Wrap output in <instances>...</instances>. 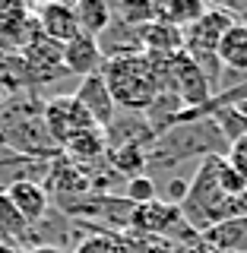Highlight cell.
I'll return each instance as SVG.
<instances>
[{
  "label": "cell",
  "instance_id": "1",
  "mask_svg": "<svg viewBox=\"0 0 247 253\" xmlns=\"http://www.w3.org/2000/svg\"><path fill=\"white\" fill-rule=\"evenodd\" d=\"M219 158L222 155H206L200 158L194 177L187 180V196L178 206L181 215L197 234L209 231L212 225L232 218V215H244L241 212V200H232L228 193H222L219 187Z\"/></svg>",
  "mask_w": 247,
  "mask_h": 253
},
{
  "label": "cell",
  "instance_id": "2",
  "mask_svg": "<svg viewBox=\"0 0 247 253\" xmlns=\"http://www.w3.org/2000/svg\"><path fill=\"white\" fill-rule=\"evenodd\" d=\"M101 79H105L117 111H133V114H146L149 105L162 92V85H158V67L146 54L105 60L101 63Z\"/></svg>",
  "mask_w": 247,
  "mask_h": 253
},
{
  "label": "cell",
  "instance_id": "3",
  "mask_svg": "<svg viewBox=\"0 0 247 253\" xmlns=\"http://www.w3.org/2000/svg\"><path fill=\"white\" fill-rule=\"evenodd\" d=\"M235 22V16L225 10V6H206L203 16L197 22H190L184 29V54L197 67L203 70V76L209 79L212 92L219 95L222 89V63L216 57L222 35L228 32V26Z\"/></svg>",
  "mask_w": 247,
  "mask_h": 253
},
{
  "label": "cell",
  "instance_id": "4",
  "mask_svg": "<svg viewBox=\"0 0 247 253\" xmlns=\"http://www.w3.org/2000/svg\"><path fill=\"white\" fill-rule=\"evenodd\" d=\"M42 124L48 130L54 146H63L73 133L92 130V117L83 111V105L73 98V95H51V98H42Z\"/></svg>",
  "mask_w": 247,
  "mask_h": 253
},
{
  "label": "cell",
  "instance_id": "5",
  "mask_svg": "<svg viewBox=\"0 0 247 253\" xmlns=\"http://www.w3.org/2000/svg\"><path fill=\"white\" fill-rule=\"evenodd\" d=\"M216 57L222 63V89H219V95H222V92L235 89V85H241L247 79V26L244 22L235 19L228 26V32L219 42Z\"/></svg>",
  "mask_w": 247,
  "mask_h": 253
},
{
  "label": "cell",
  "instance_id": "6",
  "mask_svg": "<svg viewBox=\"0 0 247 253\" xmlns=\"http://www.w3.org/2000/svg\"><path fill=\"white\" fill-rule=\"evenodd\" d=\"M32 22L35 32L57 44H67L70 38L79 35L76 29V16H73V3H60V0H48V3L32 10Z\"/></svg>",
  "mask_w": 247,
  "mask_h": 253
},
{
  "label": "cell",
  "instance_id": "7",
  "mask_svg": "<svg viewBox=\"0 0 247 253\" xmlns=\"http://www.w3.org/2000/svg\"><path fill=\"white\" fill-rule=\"evenodd\" d=\"M73 98L83 105V111L92 117V124L99 126V130H108V124L114 121V114H117V105H114V98H111V92H108L101 73L79 79Z\"/></svg>",
  "mask_w": 247,
  "mask_h": 253
},
{
  "label": "cell",
  "instance_id": "8",
  "mask_svg": "<svg viewBox=\"0 0 247 253\" xmlns=\"http://www.w3.org/2000/svg\"><path fill=\"white\" fill-rule=\"evenodd\" d=\"M60 63H63V73H67V76L86 79V76L101 73V63H105V57H101L99 38H92V35H76V38H70V42L63 44Z\"/></svg>",
  "mask_w": 247,
  "mask_h": 253
},
{
  "label": "cell",
  "instance_id": "9",
  "mask_svg": "<svg viewBox=\"0 0 247 253\" xmlns=\"http://www.w3.org/2000/svg\"><path fill=\"white\" fill-rule=\"evenodd\" d=\"M3 196L13 203V209L19 212V215L26 218L29 225H38V221H42L48 212L54 209V206H51V196H48V190H45V184H35V180H19V184L6 187Z\"/></svg>",
  "mask_w": 247,
  "mask_h": 253
},
{
  "label": "cell",
  "instance_id": "10",
  "mask_svg": "<svg viewBox=\"0 0 247 253\" xmlns=\"http://www.w3.org/2000/svg\"><path fill=\"white\" fill-rule=\"evenodd\" d=\"M60 155L70 158L79 168H95L99 162H105L108 155V139H105V130L92 126V130H83V133H73L67 142L60 146Z\"/></svg>",
  "mask_w": 247,
  "mask_h": 253
},
{
  "label": "cell",
  "instance_id": "11",
  "mask_svg": "<svg viewBox=\"0 0 247 253\" xmlns=\"http://www.w3.org/2000/svg\"><path fill=\"white\" fill-rule=\"evenodd\" d=\"M209 253H247V215H232L200 234Z\"/></svg>",
  "mask_w": 247,
  "mask_h": 253
},
{
  "label": "cell",
  "instance_id": "12",
  "mask_svg": "<svg viewBox=\"0 0 247 253\" xmlns=\"http://www.w3.org/2000/svg\"><path fill=\"white\" fill-rule=\"evenodd\" d=\"M140 44H143V54L149 57H171V54L184 51V32L168 26V22H146L140 26Z\"/></svg>",
  "mask_w": 247,
  "mask_h": 253
},
{
  "label": "cell",
  "instance_id": "13",
  "mask_svg": "<svg viewBox=\"0 0 247 253\" xmlns=\"http://www.w3.org/2000/svg\"><path fill=\"white\" fill-rule=\"evenodd\" d=\"M0 244L13 250H32V225L13 209L3 193H0Z\"/></svg>",
  "mask_w": 247,
  "mask_h": 253
},
{
  "label": "cell",
  "instance_id": "14",
  "mask_svg": "<svg viewBox=\"0 0 247 253\" xmlns=\"http://www.w3.org/2000/svg\"><path fill=\"white\" fill-rule=\"evenodd\" d=\"M73 16H76L79 35H92V38H99L101 32L114 22V16H111V3H105V0H76V3H73Z\"/></svg>",
  "mask_w": 247,
  "mask_h": 253
},
{
  "label": "cell",
  "instance_id": "15",
  "mask_svg": "<svg viewBox=\"0 0 247 253\" xmlns=\"http://www.w3.org/2000/svg\"><path fill=\"white\" fill-rule=\"evenodd\" d=\"M203 10L206 3H197V0H162V3H155V19L184 32L190 22L200 19Z\"/></svg>",
  "mask_w": 247,
  "mask_h": 253
},
{
  "label": "cell",
  "instance_id": "16",
  "mask_svg": "<svg viewBox=\"0 0 247 253\" xmlns=\"http://www.w3.org/2000/svg\"><path fill=\"white\" fill-rule=\"evenodd\" d=\"M111 16H114V22H124V26H146V22L155 19V3L121 0V3H111Z\"/></svg>",
  "mask_w": 247,
  "mask_h": 253
},
{
  "label": "cell",
  "instance_id": "17",
  "mask_svg": "<svg viewBox=\"0 0 247 253\" xmlns=\"http://www.w3.org/2000/svg\"><path fill=\"white\" fill-rule=\"evenodd\" d=\"M121 253H174V244L171 241H162V237L124 231L121 234Z\"/></svg>",
  "mask_w": 247,
  "mask_h": 253
},
{
  "label": "cell",
  "instance_id": "18",
  "mask_svg": "<svg viewBox=\"0 0 247 253\" xmlns=\"http://www.w3.org/2000/svg\"><path fill=\"white\" fill-rule=\"evenodd\" d=\"M124 200L130 206H146V203L158 200V187H155V180L149 177V171L127 180V184H124Z\"/></svg>",
  "mask_w": 247,
  "mask_h": 253
},
{
  "label": "cell",
  "instance_id": "19",
  "mask_svg": "<svg viewBox=\"0 0 247 253\" xmlns=\"http://www.w3.org/2000/svg\"><path fill=\"white\" fill-rule=\"evenodd\" d=\"M70 253H121V234L92 231V234H86Z\"/></svg>",
  "mask_w": 247,
  "mask_h": 253
},
{
  "label": "cell",
  "instance_id": "20",
  "mask_svg": "<svg viewBox=\"0 0 247 253\" xmlns=\"http://www.w3.org/2000/svg\"><path fill=\"white\" fill-rule=\"evenodd\" d=\"M225 162L232 165V168H235L238 174H241V177H247V136L228 146V152H225Z\"/></svg>",
  "mask_w": 247,
  "mask_h": 253
},
{
  "label": "cell",
  "instance_id": "21",
  "mask_svg": "<svg viewBox=\"0 0 247 253\" xmlns=\"http://www.w3.org/2000/svg\"><path fill=\"white\" fill-rule=\"evenodd\" d=\"M222 6H225L238 22H244V26H247V0H241V3H222Z\"/></svg>",
  "mask_w": 247,
  "mask_h": 253
},
{
  "label": "cell",
  "instance_id": "22",
  "mask_svg": "<svg viewBox=\"0 0 247 253\" xmlns=\"http://www.w3.org/2000/svg\"><path fill=\"white\" fill-rule=\"evenodd\" d=\"M174 253H209V250L197 241V244H181V247H174Z\"/></svg>",
  "mask_w": 247,
  "mask_h": 253
},
{
  "label": "cell",
  "instance_id": "23",
  "mask_svg": "<svg viewBox=\"0 0 247 253\" xmlns=\"http://www.w3.org/2000/svg\"><path fill=\"white\" fill-rule=\"evenodd\" d=\"M22 253H63L57 247H32V250H22Z\"/></svg>",
  "mask_w": 247,
  "mask_h": 253
},
{
  "label": "cell",
  "instance_id": "24",
  "mask_svg": "<svg viewBox=\"0 0 247 253\" xmlns=\"http://www.w3.org/2000/svg\"><path fill=\"white\" fill-rule=\"evenodd\" d=\"M0 253H22V250H13V247H6V244H0Z\"/></svg>",
  "mask_w": 247,
  "mask_h": 253
},
{
  "label": "cell",
  "instance_id": "25",
  "mask_svg": "<svg viewBox=\"0 0 247 253\" xmlns=\"http://www.w3.org/2000/svg\"><path fill=\"white\" fill-rule=\"evenodd\" d=\"M241 212H244V215H247V193L241 196Z\"/></svg>",
  "mask_w": 247,
  "mask_h": 253
},
{
  "label": "cell",
  "instance_id": "26",
  "mask_svg": "<svg viewBox=\"0 0 247 253\" xmlns=\"http://www.w3.org/2000/svg\"><path fill=\"white\" fill-rule=\"evenodd\" d=\"M6 105V95H3V89H0V108H3Z\"/></svg>",
  "mask_w": 247,
  "mask_h": 253
}]
</instances>
